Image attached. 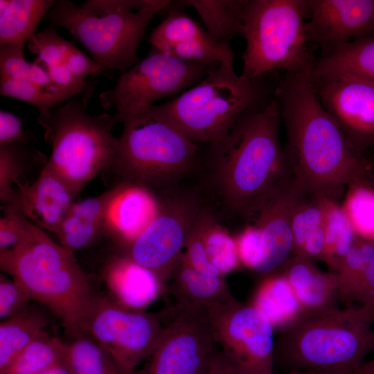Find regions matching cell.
I'll use <instances>...</instances> for the list:
<instances>
[{
    "mask_svg": "<svg viewBox=\"0 0 374 374\" xmlns=\"http://www.w3.org/2000/svg\"><path fill=\"white\" fill-rule=\"evenodd\" d=\"M166 315L136 310L110 295L96 294L75 334L99 345L123 374H132L154 350L165 328Z\"/></svg>",
    "mask_w": 374,
    "mask_h": 374,
    "instance_id": "10",
    "label": "cell"
},
{
    "mask_svg": "<svg viewBox=\"0 0 374 374\" xmlns=\"http://www.w3.org/2000/svg\"><path fill=\"white\" fill-rule=\"evenodd\" d=\"M314 82L321 104L352 144L363 154L374 147V81L345 75Z\"/></svg>",
    "mask_w": 374,
    "mask_h": 374,
    "instance_id": "15",
    "label": "cell"
},
{
    "mask_svg": "<svg viewBox=\"0 0 374 374\" xmlns=\"http://www.w3.org/2000/svg\"><path fill=\"white\" fill-rule=\"evenodd\" d=\"M215 343L247 374H274V329L251 304L235 297L205 310Z\"/></svg>",
    "mask_w": 374,
    "mask_h": 374,
    "instance_id": "13",
    "label": "cell"
},
{
    "mask_svg": "<svg viewBox=\"0 0 374 374\" xmlns=\"http://www.w3.org/2000/svg\"><path fill=\"white\" fill-rule=\"evenodd\" d=\"M203 242L212 265L223 276L240 265L235 236L220 225L210 208L203 234Z\"/></svg>",
    "mask_w": 374,
    "mask_h": 374,
    "instance_id": "35",
    "label": "cell"
},
{
    "mask_svg": "<svg viewBox=\"0 0 374 374\" xmlns=\"http://www.w3.org/2000/svg\"><path fill=\"white\" fill-rule=\"evenodd\" d=\"M40 374H70L64 361L55 367Z\"/></svg>",
    "mask_w": 374,
    "mask_h": 374,
    "instance_id": "51",
    "label": "cell"
},
{
    "mask_svg": "<svg viewBox=\"0 0 374 374\" xmlns=\"http://www.w3.org/2000/svg\"><path fill=\"white\" fill-rule=\"evenodd\" d=\"M374 300V258L367 267L362 279L356 287L352 304L368 306Z\"/></svg>",
    "mask_w": 374,
    "mask_h": 374,
    "instance_id": "48",
    "label": "cell"
},
{
    "mask_svg": "<svg viewBox=\"0 0 374 374\" xmlns=\"http://www.w3.org/2000/svg\"><path fill=\"white\" fill-rule=\"evenodd\" d=\"M94 91L93 86L37 120L51 146L46 165L77 195L109 167L118 145V138L112 134L114 116L88 112Z\"/></svg>",
    "mask_w": 374,
    "mask_h": 374,
    "instance_id": "7",
    "label": "cell"
},
{
    "mask_svg": "<svg viewBox=\"0 0 374 374\" xmlns=\"http://www.w3.org/2000/svg\"><path fill=\"white\" fill-rule=\"evenodd\" d=\"M83 91L60 87L53 82L41 84L26 80L0 78L1 95L33 105L39 112V116L47 115L54 107Z\"/></svg>",
    "mask_w": 374,
    "mask_h": 374,
    "instance_id": "32",
    "label": "cell"
},
{
    "mask_svg": "<svg viewBox=\"0 0 374 374\" xmlns=\"http://www.w3.org/2000/svg\"><path fill=\"white\" fill-rule=\"evenodd\" d=\"M323 229L326 247L322 260L329 271L337 273L357 236L341 205L330 199L327 203Z\"/></svg>",
    "mask_w": 374,
    "mask_h": 374,
    "instance_id": "33",
    "label": "cell"
},
{
    "mask_svg": "<svg viewBox=\"0 0 374 374\" xmlns=\"http://www.w3.org/2000/svg\"><path fill=\"white\" fill-rule=\"evenodd\" d=\"M77 195L46 164L33 181H17L8 205L42 230L55 233Z\"/></svg>",
    "mask_w": 374,
    "mask_h": 374,
    "instance_id": "19",
    "label": "cell"
},
{
    "mask_svg": "<svg viewBox=\"0 0 374 374\" xmlns=\"http://www.w3.org/2000/svg\"><path fill=\"white\" fill-rule=\"evenodd\" d=\"M245 0H187L179 1L192 6L201 17L208 34L219 42H229L241 35Z\"/></svg>",
    "mask_w": 374,
    "mask_h": 374,
    "instance_id": "31",
    "label": "cell"
},
{
    "mask_svg": "<svg viewBox=\"0 0 374 374\" xmlns=\"http://www.w3.org/2000/svg\"><path fill=\"white\" fill-rule=\"evenodd\" d=\"M303 194L293 180L268 195L245 218L261 231L264 240L265 259L258 273L270 274L289 260L292 214Z\"/></svg>",
    "mask_w": 374,
    "mask_h": 374,
    "instance_id": "18",
    "label": "cell"
},
{
    "mask_svg": "<svg viewBox=\"0 0 374 374\" xmlns=\"http://www.w3.org/2000/svg\"><path fill=\"white\" fill-rule=\"evenodd\" d=\"M373 258L374 241L357 236L337 271L344 306L352 304L353 292Z\"/></svg>",
    "mask_w": 374,
    "mask_h": 374,
    "instance_id": "37",
    "label": "cell"
},
{
    "mask_svg": "<svg viewBox=\"0 0 374 374\" xmlns=\"http://www.w3.org/2000/svg\"><path fill=\"white\" fill-rule=\"evenodd\" d=\"M102 275L110 296L136 310H145L167 287L153 271L118 251L107 259Z\"/></svg>",
    "mask_w": 374,
    "mask_h": 374,
    "instance_id": "21",
    "label": "cell"
},
{
    "mask_svg": "<svg viewBox=\"0 0 374 374\" xmlns=\"http://www.w3.org/2000/svg\"><path fill=\"white\" fill-rule=\"evenodd\" d=\"M117 189L115 185L95 197L75 201L55 233L59 244L75 254L104 236L106 212Z\"/></svg>",
    "mask_w": 374,
    "mask_h": 374,
    "instance_id": "23",
    "label": "cell"
},
{
    "mask_svg": "<svg viewBox=\"0 0 374 374\" xmlns=\"http://www.w3.org/2000/svg\"><path fill=\"white\" fill-rule=\"evenodd\" d=\"M56 1L1 0L0 45H14L24 49L37 33L40 21Z\"/></svg>",
    "mask_w": 374,
    "mask_h": 374,
    "instance_id": "27",
    "label": "cell"
},
{
    "mask_svg": "<svg viewBox=\"0 0 374 374\" xmlns=\"http://www.w3.org/2000/svg\"><path fill=\"white\" fill-rule=\"evenodd\" d=\"M48 323L46 312L30 305L22 312L0 323V370L37 336L46 330Z\"/></svg>",
    "mask_w": 374,
    "mask_h": 374,
    "instance_id": "28",
    "label": "cell"
},
{
    "mask_svg": "<svg viewBox=\"0 0 374 374\" xmlns=\"http://www.w3.org/2000/svg\"><path fill=\"white\" fill-rule=\"evenodd\" d=\"M206 374H247L218 348L215 352Z\"/></svg>",
    "mask_w": 374,
    "mask_h": 374,
    "instance_id": "49",
    "label": "cell"
},
{
    "mask_svg": "<svg viewBox=\"0 0 374 374\" xmlns=\"http://www.w3.org/2000/svg\"><path fill=\"white\" fill-rule=\"evenodd\" d=\"M66 341L64 362L70 374H123L109 355L82 334Z\"/></svg>",
    "mask_w": 374,
    "mask_h": 374,
    "instance_id": "34",
    "label": "cell"
},
{
    "mask_svg": "<svg viewBox=\"0 0 374 374\" xmlns=\"http://www.w3.org/2000/svg\"><path fill=\"white\" fill-rule=\"evenodd\" d=\"M287 374H328L314 371L301 370V371H292Z\"/></svg>",
    "mask_w": 374,
    "mask_h": 374,
    "instance_id": "53",
    "label": "cell"
},
{
    "mask_svg": "<svg viewBox=\"0 0 374 374\" xmlns=\"http://www.w3.org/2000/svg\"><path fill=\"white\" fill-rule=\"evenodd\" d=\"M280 121L274 96L208 144L211 186L226 208L244 219L269 195L294 180L279 140Z\"/></svg>",
    "mask_w": 374,
    "mask_h": 374,
    "instance_id": "2",
    "label": "cell"
},
{
    "mask_svg": "<svg viewBox=\"0 0 374 374\" xmlns=\"http://www.w3.org/2000/svg\"><path fill=\"white\" fill-rule=\"evenodd\" d=\"M210 208L206 205L199 213L187 238L183 255L195 269L210 276H223L211 263L203 242L204 231Z\"/></svg>",
    "mask_w": 374,
    "mask_h": 374,
    "instance_id": "41",
    "label": "cell"
},
{
    "mask_svg": "<svg viewBox=\"0 0 374 374\" xmlns=\"http://www.w3.org/2000/svg\"><path fill=\"white\" fill-rule=\"evenodd\" d=\"M73 44L63 39L51 25L37 32L28 43L29 51L36 54L39 65L64 64Z\"/></svg>",
    "mask_w": 374,
    "mask_h": 374,
    "instance_id": "40",
    "label": "cell"
},
{
    "mask_svg": "<svg viewBox=\"0 0 374 374\" xmlns=\"http://www.w3.org/2000/svg\"><path fill=\"white\" fill-rule=\"evenodd\" d=\"M34 135L25 132L22 120L15 114L0 110V146L13 143L31 144L35 142Z\"/></svg>",
    "mask_w": 374,
    "mask_h": 374,
    "instance_id": "45",
    "label": "cell"
},
{
    "mask_svg": "<svg viewBox=\"0 0 374 374\" xmlns=\"http://www.w3.org/2000/svg\"><path fill=\"white\" fill-rule=\"evenodd\" d=\"M217 66L184 61L152 48L114 87L101 93L98 100L104 109H114L116 123L121 122L157 100L178 96Z\"/></svg>",
    "mask_w": 374,
    "mask_h": 374,
    "instance_id": "11",
    "label": "cell"
},
{
    "mask_svg": "<svg viewBox=\"0 0 374 374\" xmlns=\"http://www.w3.org/2000/svg\"><path fill=\"white\" fill-rule=\"evenodd\" d=\"M341 207L357 236L374 241V188L370 182L349 186Z\"/></svg>",
    "mask_w": 374,
    "mask_h": 374,
    "instance_id": "36",
    "label": "cell"
},
{
    "mask_svg": "<svg viewBox=\"0 0 374 374\" xmlns=\"http://www.w3.org/2000/svg\"><path fill=\"white\" fill-rule=\"evenodd\" d=\"M168 283L177 308L205 310L234 298L224 276H210L197 271L184 255Z\"/></svg>",
    "mask_w": 374,
    "mask_h": 374,
    "instance_id": "24",
    "label": "cell"
},
{
    "mask_svg": "<svg viewBox=\"0 0 374 374\" xmlns=\"http://www.w3.org/2000/svg\"><path fill=\"white\" fill-rule=\"evenodd\" d=\"M353 374H374V357L365 361Z\"/></svg>",
    "mask_w": 374,
    "mask_h": 374,
    "instance_id": "50",
    "label": "cell"
},
{
    "mask_svg": "<svg viewBox=\"0 0 374 374\" xmlns=\"http://www.w3.org/2000/svg\"><path fill=\"white\" fill-rule=\"evenodd\" d=\"M0 267L32 301L56 315L69 335L96 294L74 254L33 223L20 244L0 251Z\"/></svg>",
    "mask_w": 374,
    "mask_h": 374,
    "instance_id": "3",
    "label": "cell"
},
{
    "mask_svg": "<svg viewBox=\"0 0 374 374\" xmlns=\"http://www.w3.org/2000/svg\"><path fill=\"white\" fill-rule=\"evenodd\" d=\"M31 299L26 290L14 279L0 274V319L12 317L30 305Z\"/></svg>",
    "mask_w": 374,
    "mask_h": 374,
    "instance_id": "44",
    "label": "cell"
},
{
    "mask_svg": "<svg viewBox=\"0 0 374 374\" xmlns=\"http://www.w3.org/2000/svg\"><path fill=\"white\" fill-rule=\"evenodd\" d=\"M159 193L160 206L153 220L133 242L116 251L151 270L168 283L205 204L195 190H180L175 186Z\"/></svg>",
    "mask_w": 374,
    "mask_h": 374,
    "instance_id": "12",
    "label": "cell"
},
{
    "mask_svg": "<svg viewBox=\"0 0 374 374\" xmlns=\"http://www.w3.org/2000/svg\"><path fill=\"white\" fill-rule=\"evenodd\" d=\"M166 17L149 36L152 48L184 61L218 66L233 61L235 53L229 42H219L181 8H168Z\"/></svg>",
    "mask_w": 374,
    "mask_h": 374,
    "instance_id": "17",
    "label": "cell"
},
{
    "mask_svg": "<svg viewBox=\"0 0 374 374\" xmlns=\"http://www.w3.org/2000/svg\"><path fill=\"white\" fill-rule=\"evenodd\" d=\"M169 0L56 1L46 16L67 30L104 71L122 74L139 62L137 50L154 17Z\"/></svg>",
    "mask_w": 374,
    "mask_h": 374,
    "instance_id": "5",
    "label": "cell"
},
{
    "mask_svg": "<svg viewBox=\"0 0 374 374\" xmlns=\"http://www.w3.org/2000/svg\"><path fill=\"white\" fill-rule=\"evenodd\" d=\"M374 350V328L366 306L357 303L306 317L281 332L274 362L289 372L353 374Z\"/></svg>",
    "mask_w": 374,
    "mask_h": 374,
    "instance_id": "4",
    "label": "cell"
},
{
    "mask_svg": "<svg viewBox=\"0 0 374 374\" xmlns=\"http://www.w3.org/2000/svg\"><path fill=\"white\" fill-rule=\"evenodd\" d=\"M46 156L30 144L13 143L0 146V199L1 206L10 205L15 197L16 182L30 181L25 176L36 166L44 168Z\"/></svg>",
    "mask_w": 374,
    "mask_h": 374,
    "instance_id": "29",
    "label": "cell"
},
{
    "mask_svg": "<svg viewBox=\"0 0 374 374\" xmlns=\"http://www.w3.org/2000/svg\"><path fill=\"white\" fill-rule=\"evenodd\" d=\"M240 265L258 272L265 259V244L261 231L248 224L235 236Z\"/></svg>",
    "mask_w": 374,
    "mask_h": 374,
    "instance_id": "42",
    "label": "cell"
},
{
    "mask_svg": "<svg viewBox=\"0 0 374 374\" xmlns=\"http://www.w3.org/2000/svg\"><path fill=\"white\" fill-rule=\"evenodd\" d=\"M116 193L106 212L103 235L121 250L133 242L156 215L160 195L146 187L127 183L116 184Z\"/></svg>",
    "mask_w": 374,
    "mask_h": 374,
    "instance_id": "20",
    "label": "cell"
},
{
    "mask_svg": "<svg viewBox=\"0 0 374 374\" xmlns=\"http://www.w3.org/2000/svg\"><path fill=\"white\" fill-rule=\"evenodd\" d=\"M217 348L204 310L174 307L154 350L132 374H206Z\"/></svg>",
    "mask_w": 374,
    "mask_h": 374,
    "instance_id": "14",
    "label": "cell"
},
{
    "mask_svg": "<svg viewBox=\"0 0 374 374\" xmlns=\"http://www.w3.org/2000/svg\"><path fill=\"white\" fill-rule=\"evenodd\" d=\"M265 76L247 79L235 73L233 62H225L196 85L157 107L195 143L210 144L226 134L243 114L269 103Z\"/></svg>",
    "mask_w": 374,
    "mask_h": 374,
    "instance_id": "8",
    "label": "cell"
},
{
    "mask_svg": "<svg viewBox=\"0 0 374 374\" xmlns=\"http://www.w3.org/2000/svg\"><path fill=\"white\" fill-rule=\"evenodd\" d=\"M47 71L51 80L55 84L72 89L85 91L95 86V78L82 79L72 73L64 64L53 65H40Z\"/></svg>",
    "mask_w": 374,
    "mask_h": 374,
    "instance_id": "46",
    "label": "cell"
},
{
    "mask_svg": "<svg viewBox=\"0 0 374 374\" xmlns=\"http://www.w3.org/2000/svg\"><path fill=\"white\" fill-rule=\"evenodd\" d=\"M283 273L296 296L303 317L339 308L340 294L337 273L321 271L312 260L296 256L287 261Z\"/></svg>",
    "mask_w": 374,
    "mask_h": 374,
    "instance_id": "22",
    "label": "cell"
},
{
    "mask_svg": "<svg viewBox=\"0 0 374 374\" xmlns=\"http://www.w3.org/2000/svg\"><path fill=\"white\" fill-rule=\"evenodd\" d=\"M308 0H245L241 36L246 42L241 75L255 80L276 70L312 69L305 18Z\"/></svg>",
    "mask_w": 374,
    "mask_h": 374,
    "instance_id": "9",
    "label": "cell"
},
{
    "mask_svg": "<svg viewBox=\"0 0 374 374\" xmlns=\"http://www.w3.org/2000/svg\"><path fill=\"white\" fill-rule=\"evenodd\" d=\"M329 199L303 194L296 204L292 217L293 251L299 256L311 233L323 225Z\"/></svg>",
    "mask_w": 374,
    "mask_h": 374,
    "instance_id": "38",
    "label": "cell"
},
{
    "mask_svg": "<svg viewBox=\"0 0 374 374\" xmlns=\"http://www.w3.org/2000/svg\"><path fill=\"white\" fill-rule=\"evenodd\" d=\"M274 96L286 129L287 164L304 194L339 203L349 186L369 182V161L321 104L313 67L287 73Z\"/></svg>",
    "mask_w": 374,
    "mask_h": 374,
    "instance_id": "1",
    "label": "cell"
},
{
    "mask_svg": "<svg viewBox=\"0 0 374 374\" xmlns=\"http://www.w3.org/2000/svg\"><path fill=\"white\" fill-rule=\"evenodd\" d=\"M355 75L374 81V36L350 41L314 62V80Z\"/></svg>",
    "mask_w": 374,
    "mask_h": 374,
    "instance_id": "26",
    "label": "cell"
},
{
    "mask_svg": "<svg viewBox=\"0 0 374 374\" xmlns=\"http://www.w3.org/2000/svg\"><path fill=\"white\" fill-rule=\"evenodd\" d=\"M251 304L268 318L274 330L280 332L303 318L301 305L283 273L265 278L256 289Z\"/></svg>",
    "mask_w": 374,
    "mask_h": 374,
    "instance_id": "25",
    "label": "cell"
},
{
    "mask_svg": "<svg viewBox=\"0 0 374 374\" xmlns=\"http://www.w3.org/2000/svg\"><path fill=\"white\" fill-rule=\"evenodd\" d=\"M66 341L42 332L24 348L0 374H40L64 361Z\"/></svg>",
    "mask_w": 374,
    "mask_h": 374,
    "instance_id": "30",
    "label": "cell"
},
{
    "mask_svg": "<svg viewBox=\"0 0 374 374\" xmlns=\"http://www.w3.org/2000/svg\"><path fill=\"white\" fill-rule=\"evenodd\" d=\"M23 48L0 45V78L26 80L41 84L53 83L42 66L26 60Z\"/></svg>",
    "mask_w": 374,
    "mask_h": 374,
    "instance_id": "39",
    "label": "cell"
},
{
    "mask_svg": "<svg viewBox=\"0 0 374 374\" xmlns=\"http://www.w3.org/2000/svg\"><path fill=\"white\" fill-rule=\"evenodd\" d=\"M75 75L86 79L89 75L103 74L104 70L92 58H90L72 44L64 64Z\"/></svg>",
    "mask_w": 374,
    "mask_h": 374,
    "instance_id": "47",
    "label": "cell"
},
{
    "mask_svg": "<svg viewBox=\"0 0 374 374\" xmlns=\"http://www.w3.org/2000/svg\"><path fill=\"white\" fill-rule=\"evenodd\" d=\"M0 218V251L17 247L26 236L30 222L10 206H1Z\"/></svg>",
    "mask_w": 374,
    "mask_h": 374,
    "instance_id": "43",
    "label": "cell"
},
{
    "mask_svg": "<svg viewBox=\"0 0 374 374\" xmlns=\"http://www.w3.org/2000/svg\"><path fill=\"white\" fill-rule=\"evenodd\" d=\"M368 180L371 185L374 188V161H369Z\"/></svg>",
    "mask_w": 374,
    "mask_h": 374,
    "instance_id": "52",
    "label": "cell"
},
{
    "mask_svg": "<svg viewBox=\"0 0 374 374\" xmlns=\"http://www.w3.org/2000/svg\"><path fill=\"white\" fill-rule=\"evenodd\" d=\"M122 122L117 151L107 169L117 179L116 184H132L161 192L177 186L195 167L197 143L157 105L142 108Z\"/></svg>",
    "mask_w": 374,
    "mask_h": 374,
    "instance_id": "6",
    "label": "cell"
},
{
    "mask_svg": "<svg viewBox=\"0 0 374 374\" xmlns=\"http://www.w3.org/2000/svg\"><path fill=\"white\" fill-rule=\"evenodd\" d=\"M308 42L328 56L351 39L374 36V0H308Z\"/></svg>",
    "mask_w": 374,
    "mask_h": 374,
    "instance_id": "16",
    "label": "cell"
},
{
    "mask_svg": "<svg viewBox=\"0 0 374 374\" xmlns=\"http://www.w3.org/2000/svg\"><path fill=\"white\" fill-rule=\"evenodd\" d=\"M366 307L368 309L371 318V321L374 328V300L368 306H366Z\"/></svg>",
    "mask_w": 374,
    "mask_h": 374,
    "instance_id": "54",
    "label": "cell"
}]
</instances>
